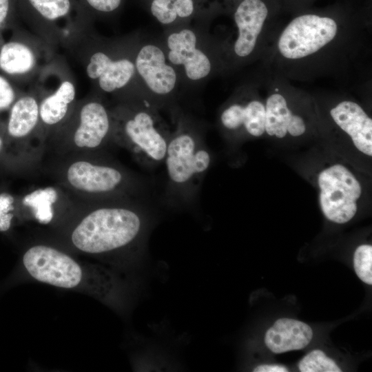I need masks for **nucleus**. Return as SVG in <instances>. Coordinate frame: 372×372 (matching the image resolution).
Listing matches in <instances>:
<instances>
[{"label":"nucleus","mask_w":372,"mask_h":372,"mask_svg":"<svg viewBox=\"0 0 372 372\" xmlns=\"http://www.w3.org/2000/svg\"><path fill=\"white\" fill-rule=\"evenodd\" d=\"M14 198L7 192L0 193V231H8L14 217Z\"/></svg>","instance_id":"26"},{"label":"nucleus","mask_w":372,"mask_h":372,"mask_svg":"<svg viewBox=\"0 0 372 372\" xmlns=\"http://www.w3.org/2000/svg\"><path fill=\"white\" fill-rule=\"evenodd\" d=\"M302 372H340L336 363L318 349L307 354L298 363Z\"/></svg>","instance_id":"23"},{"label":"nucleus","mask_w":372,"mask_h":372,"mask_svg":"<svg viewBox=\"0 0 372 372\" xmlns=\"http://www.w3.org/2000/svg\"><path fill=\"white\" fill-rule=\"evenodd\" d=\"M197 9L198 0H152L149 5L152 15L164 25L189 19Z\"/></svg>","instance_id":"21"},{"label":"nucleus","mask_w":372,"mask_h":372,"mask_svg":"<svg viewBox=\"0 0 372 372\" xmlns=\"http://www.w3.org/2000/svg\"><path fill=\"white\" fill-rule=\"evenodd\" d=\"M265 107V128L269 136L283 138L287 135L298 137L305 133L304 120L293 112L282 94L278 92L270 94Z\"/></svg>","instance_id":"17"},{"label":"nucleus","mask_w":372,"mask_h":372,"mask_svg":"<svg viewBox=\"0 0 372 372\" xmlns=\"http://www.w3.org/2000/svg\"><path fill=\"white\" fill-rule=\"evenodd\" d=\"M136 76L149 95L148 101L159 107L175 93L178 74L167 59L165 49L154 43L141 45L134 52Z\"/></svg>","instance_id":"8"},{"label":"nucleus","mask_w":372,"mask_h":372,"mask_svg":"<svg viewBox=\"0 0 372 372\" xmlns=\"http://www.w3.org/2000/svg\"><path fill=\"white\" fill-rule=\"evenodd\" d=\"M268 14L262 0H242L234 13L237 37L234 43V54L240 59L249 56L254 52Z\"/></svg>","instance_id":"15"},{"label":"nucleus","mask_w":372,"mask_h":372,"mask_svg":"<svg viewBox=\"0 0 372 372\" xmlns=\"http://www.w3.org/2000/svg\"><path fill=\"white\" fill-rule=\"evenodd\" d=\"M41 60L39 45L32 39L8 42L0 50V68L11 76L30 77L36 73Z\"/></svg>","instance_id":"19"},{"label":"nucleus","mask_w":372,"mask_h":372,"mask_svg":"<svg viewBox=\"0 0 372 372\" xmlns=\"http://www.w3.org/2000/svg\"><path fill=\"white\" fill-rule=\"evenodd\" d=\"M76 88L69 79L61 81L56 90L39 102V134L44 138L56 131L68 118L75 103Z\"/></svg>","instance_id":"16"},{"label":"nucleus","mask_w":372,"mask_h":372,"mask_svg":"<svg viewBox=\"0 0 372 372\" xmlns=\"http://www.w3.org/2000/svg\"><path fill=\"white\" fill-rule=\"evenodd\" d=\"M39 102L37 95L30 94L19 97L12 104L6 127L12 143L22 145L39 134Z\"/></svg>","instance_id":"18"},{"label":"nucleus","mask_w":372,"mask_h":372,"mask_svg":"<svg viewBox=\"0 0 372 372\" xmlns=\"http://www.w3.org/2000/svg\"><path fill=\"white\" fill-rule=\"evenodd\" d=\"M338 31V24L332 18L302 14L293 19L283 30L278 39V49L285 59H303L330 43Z\"/></svg>","instance_id":"7"},{"label":"nucleus","mask_w":372,"mask_h":372,"mask_svg":"<svg viewBox=\"0 0 372 372\" xmlns=\"http://www.w3.org/2000/svg\"><path fill=\"white\" fill-rule=\"evenodd\" d=\"M56 167L57 181L87 202L141 199L148 191L146 180L103 151L69 154Z\"/></svg>","instance_id":"1"},{"label":"nucleus","mask_w":372,"mask_h":372,"mask_svg":"<svg viewBox=\"0 0 372 372\" xmlns=\"http://www.w3.org/2000/svg\"><path fill=\"white\" fill-rule=\"evenodd\" d=\"M16 101V94L10 83L0 75V111L10 107Z\"/></svg>","instance_id":"27"},{"label":"nucleus","mask_w":372,"mask_h":372,"mask_svg":"<svg viewBox=\"0 0 372 372\" xmlns=\"http://www.w3.org/2000/svg\"><path fill=\"white\" fill-rule=\"evenodd\" d=\"M82 7L91 14L107 15L115 13L124 0H78Z\"/></svg>","instance_id":"25"},{"label":"nucleus","mask_w":372,"mask_h":372,"mask_svg":"<svg viewBox=\"0 0 372 372\" xmlns=\"http://www.w3.org/2000/svg\"><path fill=\"white\" fill-rule=\"evenodd\" d=\"M59 192L52 186L36 189L25 194L22 204L29 208L34 218L41 224H49L54 218V205L59 203Z\"/></svg>","instance_id":"22"},{"label":"nucleus","mask_w":372,"mask_h":372,"mask_svg":"<svg viewBox=\"0 0 372 372\" xmlns=\"http://www.w3.org/2000/svg\"><path fill=\"white\" fill-rule=\"evenodd\" d=\"M165 51L169 63L175 69L180 68L190 81L205 80L211 73V58L192 28H180L170 31L165 38Z\"/></svg>","instance_id":"11"},{"label":"nucleus","mask_w":372,"mask_h":372,"mask_svg":"<svg viewBox=\"0 0 372 372\" xmlns=\"http://www.w3.org/2000/svg\"><path fill=\"white\" fill-rule=\"evenodd\" d=\"M171 132L163 163L166 169L165 199L168 204L192 205L197 201L211 154L202 127L180 114Z\"/></svg>","instance_id":"3"},{"label":"nucleus","mask_w":372,"mask_h":372,"mask_svg":"<svg viewBox=\"0 0 372 372\" xmlns=\"http://www.w3.org/2000/svg\"><path fill=\"white\" fill-rule=\"evenodd\" d=\"M330 116L354 147L369 158L372 156V120L364 109L352 101H342L333 107Z\"/></svg>","instance_id":"13"},{"label":"nucleus","mask_w":372,"mask_h":372,"mask_svg":"<svg viewBox=\"0 0 372 372\" xmlns=\"http://www.w3.org/2000/svg\"><path fill=\"white\" fill-rule=\"evenodd\" d=\"M317 181L324 216L338 224L351 220L362 194V185L355 175L345 165L335 163L323 169Z\"/></svg>","instance_id":"6"},{"label":"nucleus","mask_w":372,"mask_h":372,"mask_svg":"<svg viewBox=\"0 0 372 372\" xmlns=\"http://www.w3.org/2000/svg\"><path fill=\"white\" fill-rule=\"evenodd\" d=\"M17 9L30 25L41 33H56L58 22L71 19L81 4L78 0H17Z\"/></svg>","instance_id":"14"},{"label":"nucleus","mask_w":372,"mask_h":372,"mask_svg":"<svg viewBox=\"0 0 372 372\" xmlns=\"http://www.w3.org/2000/svg\"><path fill=\"white\" fill-rule=\"evenodd\" d=\"M110 111L112 142L127 149L147 169L163 163L172 132L158 107L134 98L125 99Z\"/></svg>","instance_id":"4"},{"label":"nucleus","mask_w":372,"mask_h":372,"mask_svg":"<svg viewBox=\"0 0 372 372\" xmlns=\"http://www.w3.org/2000/svg\"><path fill=\"white\" fill-rule=\"evenodd\" d=\"M59 130L66 154L102 152L112 142L110 109L97 98L87 99L74 105Z\"/></svg>","instance_id":"5"},{"label":"nucleus","mask_w":372,"mask_h":372,"mask_svg":"<svg viewBox=\"0 0 372 372\" xmlns=\"http://www.w3.org/2000/svg\"><path fill=\"white\" fill-rule=\"evenodd\" d=\"M353 266L358 278L364 282L372 285V247L362 245L357 247L353 256Z\"/></svg>","instance_id":"24"},{"label":"nucleus","mask_w":372,"mask_h":372,"mask_svg":"<svg viewBox=\"0 0 372 372\" xmlns=\"http://www.w3.org/2000/svg\"><path fill=\"white\" fill-rule=\"evenodd\" d=\"M16 9L17 0H0V26L9 20Z\"/></svg>","instance_id":"28"},{"label":"nucleus","mask_w":372,"mask_h":372,"mask_svg":"<svg viewBox=\"0 0 372 372\" xmlns=\"http://www.w3.org/2000/svg\"><path fill=\"white\" fill-rule=\"evenodd\" d=\"M312 337L313 331L306 323L280 318L266 332L265 343L272 352L281 353L306 347Z\"/></svg>","instance_id":"20"},{"label":"nucleus","mask_w":372,"mask_h":372,"mask_svg":"<svg viewBox=\"0 0 372 372\" xmlns=\"http://www.w3.org/2000/svg\"><path fill=\"white\" fill-rule=\"evenodd\" d=\"M92 207L71 233L73 245L92 254L111 252L130 246L143 234L145 208L141 198L89 202Z\"/></svg>","instance_id":"2"},{"label":"nucleus","mask_w":372,"mask_h":372,"mask_svg":"<svg viewBox=\"0 0 372 372\" xmlns=\"http://www.w3.org/2000/svg\"><path fill=\"white\" fill-rule=\"evenodd\" d=\"M3 141L2 138L0 137V152L3 149Z\"/></svg>","instance_id":"30"},{"label":"nucleus","mask_w":372,"mask_h":372,"mask_svg":"<svg viewBox=\"0 0 372 372\" xmlns=\"http://www.w3.org/2000/svg\"><path fill=\"white\" fill-rule=\"evenodd\" d=\"M94 47L86 52L85 70L101 92H118L137 77L134 53H116L102 46Z\"/></svg>","instance_id":"9"},{"label":"nucleus","mask_w":372,"mask_h":372,"mask_svg":"<svg viewBox=\"0 0 372 372\" xmlns=\"http://www.w3.org/2000/svg\"><path fill=\"white\" fill-rule=\"evenodd\" d=\"M23 262L32 278L54 287L74 288L82 279V269L74 259L48 245L30 247L23 255Z\"/></svg>","instance_id":"10"},{"label":"nucleus","mask_w":372,"mask_h":372,"mask_svg":"<svg viewBox=\"0 0 372 372\" xmlns=\"http://www.w3.org/2000/svg\"><path fill=\"white\" fill-rule=\"evenodd\" d=\"M220 127L229 138L259 137L265 132V107L260 100L238 97L228 102L219 114Z\"/></svg>","instance_id":"12"},{"label":"nucleus","mask_w":372,"mask_h":372,"mask_svg":"<svg viewBox=\"0 0 372 372\" xmlns=\"http://www.w3.org/2000/svg\"><path fill=\"white\" fill-rule=\"evenodd\" d=\"M253 371L254 372H287V368L278 364H261L256 366Z\"/></svg>","instance_id":"29"}]
</instances>
